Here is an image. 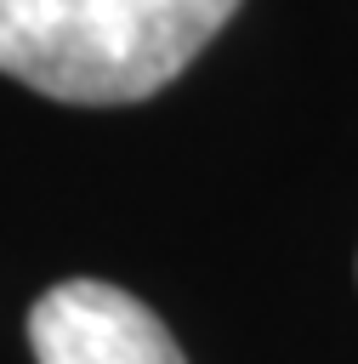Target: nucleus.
Returning a JSON list of instances; mask_svg holds the SVG:
<instances>
[{
    "label": "nucleus",
    "instance_id": "nucleus-1",
    "mask_svg": "<svg viewBox=\"0 0 358 364\" xmlns=\"http://www.w3.org/2000/svg\"><path fill=\"white\" fill-rule=\"evenodd\" d=\"M233 11L239 0H0V74L57 102H142Z\"/></svg>",
    "mask_w": 358,
    "mask_h": 364
},
{
    "label": "nucleus",
    "instance_id": "nucleus-2",
    "mask_svg": "<svg viewBox=\"0 0 358 364\" xmlns=\"http://www.w3.org/2000/svg\"><path fill=\"white\" fill-rule=\"evenodd\" d=\"M34 364H188L165 318L108 279H63L28 307Z\"/></svg>",
    "mask_w": 358,
    "mask_h": 364
}]
</instances>
